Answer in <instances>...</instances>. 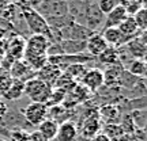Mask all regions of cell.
I'll use <instances>...</instances> for the list:
<instances>
[{"label":"cell","mask_w":147,"mask_h":141,"mask_svg":"<svg viewBox=\"0 0 147 141\" xmlns=\"http://www.w3.org/2000/svg\"><path fill=\"white\" fill-rule=\"evenodd\" d=\"M19 11H21L22 14V18H23V21H25V25L27 26L29 29V31L33 33V34H36V35H44L47 37L48 39L51 42H53V35H52V31H51V29L48 26L47 21L42 18L36 10H33V8H29L26 5L23 4H19L16 5Z\"/></svg>","instance_id":"obj_1"},{"label":"cell","mask_w":147,"mask_h":141,"mask_svg":"<svg viewBox=\"0 0 147 141\" xmlns=\"http://www.w3.org/2000/svg\"><path fill=\"white\" fill-rule=\"evenodd\" d=\"M52 90L53 88L51 86L44 83L42 80L33 78L25 82V92H23V95H26L32 102L47 105L48 99L52 94Z\"/></svg>","instance_id":"obj_2"},{"label":"cell","mask_w":147,"mask_h":141,"mask_svg":"<svg viewBox=\"0 0 147 141\" xmlns=\"http://www.w3.org/2000/svg\"><path fill=\"white\" fill-rule=\"evenodd\" d=\"M36 11L45 21L59 19L69 15L68 3L65 0H42Z\"/></svg>","instance_id":"obj_3"},{"label":"cell","mask_w":147,"mask_h":141,"mask_svg":"<svg viewBox=\"0 0 147 141\" xmlns=\"http://www.w3.org/2000/svg\"><path fill=\"white\" fill-rule=\"evenodd\" d=\"M52 42L44 35L32 34L29 39H26V49H25V61H32L40 57H48V49Z\"/></svg>","instance_id":"obj_4"},{"label":"cell","mask_w":147,"mask_h":141,"mask_svg":"<svg viewBox=\"0 0 147 141\" xmlns=\"http://www.w3.org/2000/svg\"><path fill=\"white\" fill-rule=\"evenodd\" d=\"M25 120L33 126H38L44 120L48 118V107L44 103L32 102L22 110Z\"/></svg>","instance_id":"obj_5"},{"label":"cell","mask_w":147,"mask_h":141,"mask_svg":"<svg viewBox=\"0 0 147 141\" xmlns=\"http://www.w3.org/2000/svg\"><path fill=\"white\" fill-rule=\"evenodd\" d=\"M125 50L131 58H138V60H144L146 58V31H143L140 35L132 38L124 45Z\"/></svg>","instance_id":"obj_6"},{"label":"cell","mask_w":147,"mask_h":141,"mask_svg":"<svg viewBox=\"0 0 147 141\" xmlns=\"http://www.w3.org/2000/svg\"><path fill=\"white\" fill-rule=\"evenodd\" d=\"M80 83L83 84L84 87L95 92L104 86V71L100 68H90L86 71V73L83 75V78L80 80Z\"/></svg>","instance_id":"obj_7"},{"label":"cell","mask_w":147,"mask_h":141,"mask_svg":"<svg viewBox=\"0 0 147 141\" xmlns=\"http://www.w3.org/2000/svg\"><path fill=\"white\" fill-rule=\"evenodd\" d=\"M25 49H26V39L19 34L11 37L7 42V47H5L7 56H10L14 60H23Z\"/></svg>","instance_id":"obj_8"},{"label":"cell","mask_w":147,"mask_h":141,"mask_svg":"<svg viewBox=\"0 0 147 141\" xmlns=\"http://www.w3.org/2000/svg\"><path fill=\"white\" fill-rule=\"evenodd\" d=\"M108 47V43L104 39V37L100 31L93 33L91 35L86 39V53H89L93 57H98L101 53Z\"/></svg>","instance_id":"obj_9"},{"label":"cell","mask_w":147,"mask_h":141,"mask_svg":"<svg viewBox=\"0 0 147 141\" xmlns=\"http://www.w3.org/2000/svg\"><path fill=\"white\" fill-rule=\"evenodd\" d=\"M61 69L59 68L57 65H53V64H49L48 63L47 65H44L41 69H38L36 72V78L42 80L44 83H47L48 86H51V87H55V84L57 82V79L60 78V75H61Z\"/></svg>","instance_id":"obj_10"},{"label":"cell","mask_w":147,"mask_h":141,"mask_svg":"<svg viewBox=\"0 0 147 141\" xmlns=\"http://www.w3.org/2000/svg\"><path fill=\"white\" fill-rule=\"evenodd\" d=\"M101 34L104 37V39L106 41L108 46L120 47V46H124L127 42L129 41L127 37L123 35V33L119 30V27H106V29H102Z\"/></svg>","instance_id":"obj_11"},{"label":"cell","mask_w":147,"mask_h":141,"mask_svg":"<svg viewBox=\"0 0 147 141\" xmlns=\"http://www.w3.org/2000/svg\"><path fill=\"white\" fill-rule=\"evenodd\" d=\"M78 126L75 122L71 120H67L59 124L57 134H56V140L57 141H76L78 138Z\"/></svg>","instance_id":"obj_12"},{"label":"cell","mask_w":147,"mask_h":141,"mask_svg":"<svg viewBox=\"0 0 147 141\" xmlns=\"http://www.w3.org/2000/svg\"><path fill=\"white\" fill-rule=\"evenodd\" d=\"M124 72L123 68V64L117 63L115 65H110L104 71V86H116V87H120L121 83V75Z\"/></svg>","instance_id":"obj_13"},{"label":"cell","mask_w":147,"mask_h":141,"mask_svg":"<svg viewBox=\"0 0 147 141\" xmlns=\"http://www.w3.org/2000/svg\"><path fill=\"white\" fill-rule=\"evenodd\" d=\"M127 16H128L127 10L121 4H119L115 10H112L109 14H106L105 15L104 29H106V27H119L120 26V23L125 19Z\"/></svg>","instance_id":"obj_14"},{"label":"cell","mask_w":147,"mask_h":141,"mask_svg":"<svg viewBox=\"0 0 147 141\" xmlns=\"http://www.w3.org/2000/svg\"><path fill=\"white\" fill-rule=\"evenodd\" d=\"M100 130H101V121L98 118V114L89 117L82 125V136L84 138H87V140L97 136Z\"/></svg>","instance_id":"obj_15"},{"label":"cell","mask_w":147,"mask_h":141,"mask_svg":"<svg viewBox=\"0 0 147 141\" xmlns=\"http://www.w3.org/2000/svg\"><path fill=\"white\" fill-rule=\"evenodd\" d=\"M37 128H38L37 132H38L45 140L47 141H53L55 138H56V134H57L59 124L56 122V121L51 120V118H47V120L42 121Z\"/></svg>","instance_id":"obj_16"},{"label":"cell","mask_w":147,"mask_h":141,"mask_svg":"<svg viewBox=\"0 0 147 141\" xmlns=\"http://www.w3.org/2000/svg\"><path fill=\"white\" fill-rule=\"evenodd\" d=\"M97 114H98L100 121H102L105 125H109V124H116L117 122L119 117H120V110L115 105H106L102 106L98 110Z\"/></svg>","instance_id":"obj_17"},{"label":"cell","mask_w":147,"mask_h":141,"mask_svg":"<svg viewBox=\"0 0 147 141\" xmlns=\"http://www.w3.org/2000/svg\"><path fill=\"white\" fill-rule=\"evenodd\" d=\"M119 30L123 33V35L127 37L128 39H132V38H135V37L140 35L143 31H140L136 26V22L134 19V16L128 15L124 19V21L120 23V26H119Z\"/></svg>","instance_id":"obj_18"},{"label":"cell","mask_w":147,"mask_h":141,"mask_svg":"<svg viewBox=\"0 0 147 141\" xmlns=\"http://www.w3.org/2000/svg\"><path fill=\"white\" fill-rule=\"evenodd\" d=\"M61 54H78L86 52V41H59Z\"/></svg>","instance_id":"obj_19"},{"label":"cell","mask_w":147,"mask_h":141,"mask_svg":"<svg viewBox=\"0 0 147 141\" xmlns=\"http://www.w3.org/2000/svg\"><path fill=\"white\" fill-rule=\"evenodd\" d=\"M23 92H25V83L18 80V79H12L8 88L3 92L1 96H4L5 99L8 100H16L23 95Z\"/></svg>","instance_id":"obj_20"},{"label":"cell","mask_w":147,"mask_h":141,"mask_svg":"<svg viewBox=\"0 0 147 141\" xmlns=\"http://www.w3.org/2000/svg\"><path fill=\"white\" fill-rule=\"evenodd\" d=\"M97 58H98V61H100L101 64L110 67V65H115V64L120 63V53H119V49H117V47L108 46Z\"/></svg>","instance_id":"obj_21"},{"label":"cell","mask_w":147,"mask_h":141,"mask_svg":"<svg viewBox=\"0 0 147 141\" xmlns=\"http://www.w3.org/2000/svg\"><path fill=\"white\" fill-rule=\"evenodd\" d=\"M127 72L135 76V78L139 79H144L147 73V65L144 60H138V58H134L128 63V68H127Z\"/></svg>","instance_id":"obj_22"},{"label":"cell","mask_w":147,"mask_h":141,"mask_svg":"<svg viewBox=\"0 0 147 141\" xmlns=\"http://www.w3.org/2000/svg\"><path fill=\"white\" fill-rule=\"evenodd\" d=\"M87 68L82 65V64H74V65H68L63 69L64 73H67L69 78L72 79L75 83H80V80L83 78V75L86 73Z\"/></svg>","instance_id":"obj_23"},{"label":"cell","mask_w":147,"mask_h":141,"mask_svg":"<svg viewBox=\"0 0 147 141\" xmlns=\"http://www.w3.org/2000/svg\"><path fill=\"white\" fill-rule=\"evenodd\" d=\"M104 129H105V133H104V134H105L110 141H119L125 134V132L121 128L120 124H109V125H105Z\"/></svg>","instance_id":"obj_24"},{"label":"cell","mask_w":147,"mask_h":141,"mask_svg":"<svg viewBox=\"0 0 147 141\" xmlns=\"http://www.w3.org/2000/svg\"><path fill=\"white\" fill-rule=\"evenodd\" d=\"M65 96H67V92L63 91L60 88H53L52 94L49 96V99L47 102V107H53V106H60V103H63L65 100Z\"/></svg>","instance_id":"obj_25"},{"label":"cell","mask_w":147,"mask_h":141,"mask_svg":"<svg viewBox=\"0 0 147 141\" xmlns=\"http://www.w3.org/2000/svg\"><path fill=\"white\" fill-rule=\"evenodd\" d=\"M91 94H93V92H91L87 87H84L82 83H76L72 90V95H74V98L76 99V102L89 99L90 96H91Z\"/></svg>","instance_id":"obj_26"},{"label":"cell","mask_w":147,"mask_h":141,"mask_svg":"<svg viewBox=\"0 0 147 141\" xmlns=\"http://www.w3.org/2000/svg\"><path fill=\"white\" fill-rule=\"evenodd\" d=\"M29 138V132L25 130L23 128H12L8 132V141H27Z\"/></svg>","instance_id":"obj_27"},{"label":"cell","mask_w":147,"mask_h":141,"mask_svg":"<svg viewBox=\"0 0 147 141\" xmlns=\"http://www.w3.org/2000/svg\"><path fill=\"white\" fill-rule=\"evenodd\" d=\"M134 19L136 22V26L140 31H146V27H147V11L144 7H142L139 11H136L134 14Z\"/></svg>","instance_id":"obj_28"},{"label":"cell","mask_w":147,"mask_h":141,"mask_svg":"<svg viewBox=\"0 0 147 141\" xmlns=\"http://www.w3.org/2000/svg\"><path fill=\"white\" fill-rule=\"evenodd\" d=\"M119 4H120V0H97V5L104 15L109 14L110 11L115 10Z\"/></svg>","instance_id":"obj_29"},{"label":"cell","mask_w":147,"mask_h":141,"mask_svg":"<svg viewBox=\"0 0 147 141\" xmlns=\"http://www.w3.org/2000/svg\"><path fill=\"white\" fill-rule=\"evenodd\" d=\"M42 3V0H22L21 4L26 5L29 8H33V10H37L38 8V5Z\"/></svg>","instance_id":"obj_30"},{"label":"cell","mask_w":147,"mask_h":141,"mask_svg":"<svg viewBox=\"0 0 147 141\" xmlns=\"http://www.w3.org/2000/svg\"><path fill=\"white\" fill-rule=\"evenodd\" d=\"M7 111H8V106L3 99H0V124L1 121L4 120V117L7 115Z\"/></svg>","instance_id":"obj_31"},{"label":"cell","mask_w":147,"mask_h":141,"mask_svg":"<svg viewBox=\"0 0 147 141\" xmlns=\"http://www.w3.org/2000/svg\"><path fill=\"white\" fill-rule=\"evenodd\" d=\"M27 141H47L44 137L38 133L37 130L32 132V133H29V138H27Z\"/></svg>","instance_id":"obj_32"},{"label":"cell","mask_w":147,"mask_h":141,"mask_svg":"<svg viewBox=\"0 0 147 141\" xmlns=\"http://www.w3.org/2000/svg\"><path fill=\"white\" fill-rule=\"evenodd\" d=\"M65 1L69 4V3H74V1H80V0H65Z\"/></svg>","instance_id":"obj_33"},{"label":"cell","mask_w":147,"mask_h":141,"mask_svg":"<svg viewBox=\"0 0 147 141\" xmlns=\"http://www.w3.org/2000/svg\"><path fill=\"white\" fill-rule=\"evenodd\" d=\"M0 141H8V140H4V138H0Z\"/></svg>","instance_id":"obj_34"}]
</instances>
